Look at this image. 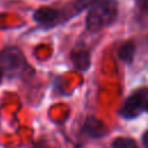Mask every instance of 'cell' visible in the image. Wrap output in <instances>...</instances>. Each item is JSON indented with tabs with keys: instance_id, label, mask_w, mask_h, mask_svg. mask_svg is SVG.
<instances>
[{
	"instance_id": "11",
	"label": "cell",
	"mask_w": 148,
	"mask_h": 148,
	"mask_svg": "<svg viewBox=\"0 0 148 148\" xmlns=\"http://www.w3.org/2000/svg\"><path fill=\"white\" fill-rule=\"evenodd\" d=\"M142 143L145 148H148V130L142 134Z\"/></svg>"
},
{
	"instance_id": "10",
	"label": "cell",
	"mask_w": 148,
	"mask_h": 148,
	"mask_svg": "<svg viewBox=\"0 0 148 148\" xmlns=\"http://www.w3.org/2000/svg\"><path fill=\"white\" fill-rule=\"evenodd\" d=\"M135 8L142 16H148V0H134Z\"/></svg>"
},
{
	"instance_id": "2",
	"label": "cell",
	"mask_w": 148,
	"mask_h": 148,
	"mask_svg": "<svg viewBox=\"0 0 148 148\" xmlns=\"http://www.w3.org/2000/svg\"><path fill=\"white\" fill-rule=\"evenodd\" d=\"M0 67L9 79L23 77L28 71H31L24 53L17 46H6L0 52Z\"/></svg>"
},
{
	"instance_id": "1",
	"label": "cell",
	"mask_w": 148,
	"mask_h": 148,
	"mask_svg": "<svg viewBox=\"0 0 148 148\" xmlns=\"http://www.w3.org/2000/svg\"><path fill=\"white\" fill-rule=\"evenodd\" d=\"M119 15L118 0H97L87 12L84 27L86 30L96 34L102 29L112 25Z\"/></svg>"
},
{
	"instance_id": "7",
	"label": "cell",
	"mask_w": 148,
	"mask_h": 148,
	"mask_svg": "<svg viewBox=\"0 0 148 148\" xmlns=\"http://www.w3.org/2000/svg\"><path fill=\"white\" fill-rule=\"evenodd\" d=\"M82 132L90 138L98 139V138H102L108 134V127L98 118H96L94 116H89L84 119V123L82 126Z\"/></svg>"
},
{
	"instance_id": "8",
	"label": "cell",
	"mask_w": 148,
	"mask_h": 148,
	"mask_svg": "<svg viewBox=\"0 0 148 148\" xmlns=\"http://www.w3.org/2000/svg\"><path fill=\"white\" fill-rule=\"evenodd\" d=\"M135 54H136V45L133 40H127V42L123 43L117 50L118 58L127 65L133 64Z\"/></svg>"
},
{
	"instance_id": "5",
	"label": "cell",
	"mask_w": 148,
	"mask_h": 148,
	"mask_svg": "<svg viewBox=\"0 0 148 148\" xmlns=\"http://www.w3.org/2000/svg\"><path fill=\"white\" fill-rule=\"evenodd\" d=\"M97 0H71L67 2L62 8H59L60 25L80 15L84 9H88Z\"/></svg>"
},
{
	"instance_id": "3",
	"label": "cell",
	"mask_w": 148,
	"mask_h": 148,
	"mask_svg": "<svg viewBox=\"0 0 148 148\" xmlns=\"http://www.w3.org/2000/svg\"><path fill=\"white\" fill-rule=\"evenodd\" d=\"M145 112H148V88H139L124 101L118 114L126 120H132Z\"/></svg>"
},
{
	"instance_id": "4",
	"label": "cell",
	"mask_w": 148,
	"mask_h": 148,
	"mask_svg": "<svg viewBox=\"0 0 148 148\" xmlns=\"http://www.w3.org/2000/svg\"><path fill=\"white\" fill-rule=\"evenodd\" d=\"M34 21L44 28H54L60 25V12L59 8L40 7L32 14Z\"/></svg>"
},
{
	"instance_id": "9",
	"label": "cell",
	"mask_w": 148,
	"mask_h": 148,
	"mask_svg": "<svg viewBox=\"0 0 148 148\" xmlns=\"http://www.w3.org/2000/svg\"><path fill=\"white\" fill-rule=\"evenodd\" d=\"M112 148H139L136 142L131 138H116L112 141Z\"/></svg>"
},
{
	"instance_id": "12",
	"label": "cell",
	"mask_w": 148,
	"mask_h": 148,
	"mask_svg": "<svg viewBox=\"0 0 148 148\" xmlns=\"http://www.w3.org/2000/svg\"><path fill=\"white\" fill-rule=\"evenodd\" d=\"M2 77H3V72H2V69H1V67H0V83H1Z\"/></svg>"
},
{
	"instance_id": "13",
	"label": "cell",
	"mask_w": 148,
	"mask_h": 148,
	"mask_svg": "<svg viewBox=\"0 0 148 148\" xmlns=\"http://www.w3.org/2000/svg\"><path fill=\"white\" fill-rule=\"evenodd\" d=\"M36 148H37V147H36ZM38 148H39V147H38Z\"/></svg>"
},
{
	"instance_id": "6",
	"label": "cell",
	"mask_w": 148,
	"mask_h": 148,
	"mask_svg": "<svg viewBox=\"0 0 148 148\" xmlns=\"http://www.w3.org/2000/svg\"><path fill=\"white\" fill-rule=\"evenodd\" d=\"M69 59L72 65L80 72H87L91 66L90 51L83 46H75L71 51Z\"/></svg>"
}]
</instances>
